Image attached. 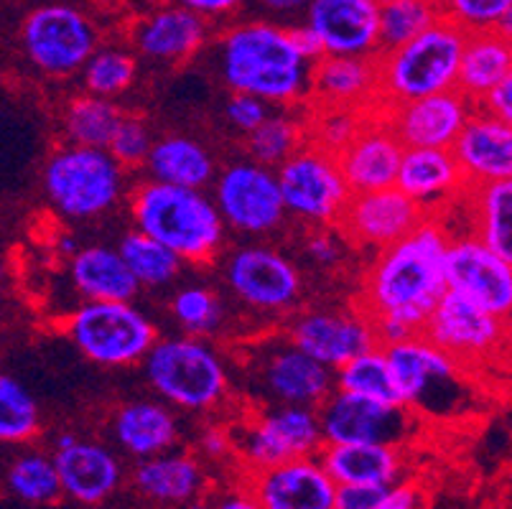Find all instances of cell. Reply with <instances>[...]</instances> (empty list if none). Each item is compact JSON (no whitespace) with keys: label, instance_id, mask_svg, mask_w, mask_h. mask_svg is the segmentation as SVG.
<instances>
[{"label":"cell","instance_id":"6da1fadb","mask_svg":"<svg viewBox=\"0 0 512 509\" xmlns=\"http://www.w3.org/2000/svg\"><path fill=\"white\" fill-rule=\"evenodd\" d=\"M449 240L439 217H423L403 240L377 252L362 278L355 306L370 321L390 319L421 331L446 291L444 255Z\"/></svg>","mask_w":512,"mask_h":509},{"label":"cell","instance_id":"7a4b0ae2","mask_svg":"<svg viewBox=\"0 0 512 509\" xmlns=\"http://www.w3.org/2000/svg\"><path fill=\"white\" fill-rule=\"evenodd\" d=\"M217 72L230 92L260 97L268 105L296 107L309 100L311 64L291 28L273 21L232 23L217 39Z\"/></svg>","mask_w":512,"mask_h":509},{"label":"cell","instance_id":"3957f363","mask_svg":"<svg viewBox=\"0 0 512 509\" xmlns=\"http://www.w3.org/2000/svg\"><path fill=\"white\" fill-rule=\"evenodd\" d=\"M133 227L169 247L184 265H209L220 258L227 227L204 189L141 181L128 199Z\"/></svg>","mask_w":512,"mask_h":509},{"label":"cell","instance_id":"277c9868","mask_svg":"<svg viewBox=\"0 0 512 509\" xmlns=\"http://www.w3.org/2000/svg\"><path fill=\"white\" fill-rule=\"evenodd\" d=\"M148 387L166 405L186 413L217 410L230 395V367L202 336H158L143 357Z\"/></svg>","mask_w":512,"mask_h":509},{"label":"cell","instance_id":"5b68a950","mask_svg":"<svg viewBox=\"0 0 512 509\" xmlns=\"http://www.w3.org/2000/svg\"><path fill=\"white\" fill-rule=\"evenodd\" d=\"M41 189L62 219L72 224L95 222L123 202L128 171L105 148L62 143L44 161Z\"/></svg>","mask_w":512,"mask_h":509},{"label":"cell","instance_id":"8992f818","mask_svg":"<svg viewBox=\"0 0 512 509\" xmlns=\"http://www.w3.org/2000/svg\"><path fill=\"white\" fill-rule=\"evenodd\" d=\"M464 39L462 28L441 18L408 44L380 51L375 56L377 107L456 90Z\"/></svg>","mask_w":512,"mask_h":509},{"label":"cell","instance_id":"52a82bcc","mask_svg":"<svg viewBox=\"0 0 512 509\" xmlns=\"http://www.w3.org/2000/svg\"><path fill=\"white\" fill-rule=\"evenodd\" d=\"M62 329L87 362L107 370L143 362L158 339L156 321L133 301H85Z\"/></svg>","mask_w":512,"mask_h":509},{"label":"cell","instance_id":"ba28073f","mask_svg":"<svg viewBox=\"0 0 512 509\" xmlns=\"http://www.w3.org/2000/svg\"><path fill=\"white\" fill-rule=\"evenodd\" d=\"M26 62L49 79L77 77L100 46V28L72 3H44L26 13L18 31Z\"/></svg>","mask_w":512,"mask_h":509},{"label":"cell","instance_id":"9c48e42d","mask_svg":"<svg viewBox=\"0 0 512 509\" xmlns=\"http://www.w3.org/2000/svg\"><path fill=\"white\" fill-rule=\"evenodd\" d=\"M222 280L230 296L255 314H293L304 298V275L299 265L263 242L232 247L222 263Z\"/></svg>","mask_w":512,"mask_h":509},{"label":"cell","instance_id":"30bf717a","mask_svg":"<svg viewBox=\"0 0 512 509\" xmlns=\"http://www.w3.org/2000/svg\"><path fill=\"white\" fill-rule=\"evenodd\" d=\"M421 334L449 354L462 370L479 377L484 364L497 362L502 349L510 344V319H500L462 293L446 288L423 321Z\"/></svg>","mask_w":512,"mask_h":509},{"label":"cell","instance_id":"8fae6325","mask_svg":"<svg viewBox=\"0 0 512 509\" xmlns=\"http://www.w3.org/2000/svg\"><path fill=\"white\" fill-rule=\"evenodd\" d=\"M383 352L388 357L403 408L413 410L416 415H439L454 408V395L462 390L469 372L462 370L436 344L428 342L421 331L403 342L388 344Z\"/></svg>","mask_w":512,"mask_h":509},{"label":"cell","instance_id":"7c38bea8","mask_svg":"<svg viewBox=\"0 0 512 509\" xmlns=\"http://www.w3.org/2000/svg\"><path fill=\"white\" fill-rule=\"evenodd\" d=\"M276 179L286 214L306 227H337L352 196L337 156L321 151L314 143H304L288 156L276 168Z\"/></svg>","mask_w":512,"mask_h":509},{"label":"cell","instance_id":"4fadbf2b","mask_svg":"<svg viewBox=\"0 0 512 509\" xmlns=\"http://www.w3.org/2000/svg\"><path fill=\"white\" fill-rule=\"evenodd\" d=\"M212 202L227 230L242 237H268L286 224L276 171L250 161L227 163L212 181Z\"/></svg>","mask_w":512,"mask_h":509},{"label":"cell","instance_id":"5bb4252c","mask_svg":"<svg viewBox=\"0 0 512 509\" xmlns=\"http://www.w3.org/2000/svg\"><path fill=\"white\" fill-rule=\"evenodd\" d=\"M230 436L232 454L245 471L316 456L324 446L316 408L306 405H268L250 423L232 428Z\"/></svg>","mask_w":512,"mask_h":509},{"label":"cell","instance_id":"9a60e30c","mask_svg":"<svg viewBox=\"0 0 512 509\" xmlns=\"http://www.w3.org/2000/svg\"><path fill=\"white\" fill-rule=\"evenodd\" d=\"M248 377L268 405L319 408L334 392V372L301 352L286 334H273L255 347Z\"/></svg>","mask_w":512,"mask_h":509},{"label":"cell","instance_id":"2e32d148","mask_svg":"<svg viewBox=\"0 0 512 509\" xmlns=\"http://www.w3.org/2000/svg\"><path fill=\"white\" fill-rule=\"evenodd\" d=\"M324 443H403L418 433V418L403 405L377 403V400L334 390L316 408Z\"/></svg>","mask_w":512,"mask_h":509},{"label":"cell","instance_id":"e0dca14e","mask_svg":"<svg viewBox=\"0 0 512 509\" xmlns=\"http://www.w3.org/2000/svg\"><path fill=\"white\" fill-rule=\"evenodd\" d=\"M283 334L291 344L314 357L329 370H337L357 354L372 347H380L370 316L360 308L342 311V308H311L293 314Z\"/></svg>","mask_w":512,"mask_h":509},{"label":"cell","instance_id":"ac0fdd59","mask_svg":"<svg viewBox=\"0 0 512 509\" xmlns=\"http://www.w3.org/2000/svg\"><path fill=\"white\" fill-rule=\"evenodd\" d=\"M444 278L449 291L462 293L500 319H510L512 263L500 258L474 235L449 240L444 255Z\"/></svg>","mask_w":512,"mask_h":509},{"label":"cell","instance_id":"d6986e66","mask_svg":"<svg viewBox=\"0 0 512 509\" xmlns=\"http://www.w3.org/2000/svg\"><path fill=\"white\" fill-rule=\"evenodd\" d=\"M426 214L395 186L349 196L337 230L349 245L385 250L403 240Z\"/></svg>","mask_w":512,"mask_h":509},{"label":"cell","instance_id":"ffe728a7","mask_svg":"<svg viewBox=\"0 0 512 509\" xmlns=\"http://www.w3.org/2000/svg\"><path fill=\"white\" fill-rule=\"evenodd\" d=\"M242 487L260 509H334L337 484L316 456L245 471Z\"/></svg>","mask_w":512,"mask_h":509},{"label":"cell","instance_id":"44dd1931","mask_svg":"<svg viewBox=\"0 0 512 509\" xmlns=\"http://www.w3.org/2000/svg\"><path fill=\"white\" fill-rule=\"evenodd\" d=\"M474 107L462 92L449 90L377 110L383 112L403 148H451Z\"/></svg>","mask_w":512,"mask_h":509},{"label":"cell","instance_id":"7402d4cb","mask_svg":"<svg viewBox=\"0 0 512 509\" xmlns=\"http://www.w3.org/2000/svg\"><path fill=\"white\" fill-rule=\"evenodd\" d=\"M304 23L321 46V56L380 54V6L375 0H311Z\"/></svg>","mask_w":512,"mask_h":509},{"label":"cell","instance_id":"603a6c76","mask_svg":"<svg viewBox=\"0 0 512 509\" xmlns=\"http://www.w3.org/2000/svg\"><path fill=\"white\" fill-rule=\"evenodd\" d=\"M62 494L77 504H102L118 492L123 482V466L115 451L97 441H85L77 433H59L54 441V456Z\"/></svg>","mask_w":512,"mask_h":509},{"label":"cell","instance_id":"cb8c5ba5","mask_svg":"<svg viewBox=\"0 0 512 509\" xmlns=\"http://www.w3.org/2000/svg\"><path fill=\"white\" fill-rule=\"evenodd\" d=\"M403 143L385 123L383 112L372 110L342 153H337L339 171L352 194H365L395 186Z\"/></svg>","mask_w":512,"mask_h":509},{"label":"cell","instance_id":"d4e9b609","mask_svg":"<svg viewBox=\"0 0 512 509\" xmlns=\"http://www.w3.org/2000/svg\"><path fill=\"white\" fill-rule=\"evenodd\" d=\"M209 21L181 3L156 8L133 28V46L148 62L179 67L207 46Z\"/></svg>","mask_w":512,"mask_h":509},{"label":"cell","instance_id":"484cf974","mask_svg":"<svg viewBox=\"0 0 512 509\" xmlns=\"http://www.w3.org/2000/svg\"><path fill=\"white\" fill-rule=\"evenodd\" d=\"M451 153L459 163L467 189L512 179V123L492 118L474 107L462 133L456 135Z\"/></svg>","mask_w":512,"mask_h":509},{"label":"cell","instance_id":"4316f807","mask_svg":"<svg viewBox=\"0 0 512 509\" xmlns=\"http://www.w3.org/2000/svg\"><path fill=\"white\" fill-rule=\"evenodd\" d=\"M395 189L421 207L426 217L439 214V209L467 194L451 148H406L395 174Z\"/></svg>","mask_w":512,"mask_h":509},{"label":"cell","instance_id":"83f0119b","mask_svg":"<svg viewBox=\"0 0 512 509\" xmlns=\"http://www.w3.org/2000/svg\"><path fill=\"white\" fill-rule=\"evenodd\" d=\"M311 107L377 110V64L367 56H319L311 64Z\"/></svg>","mask_w":512,"mask_h":509},{"label":"cell","instance_id":"f1b7e54d","mask_svg":"<svg viewBox=\"0 0 512 509\" xmlns=\"http://www.w3.org/2000/svg\"><path fill=\"white\" fill-rule=\"evenodd\" d=\"M316 459L334 484L393 487L406 476V451L395 443H324Z\"/></svg>","mask_w":512,"mask_h":509},{"label":"cell","instance_id":"f546056e","mask_svg":"<svg viewBox=\"0 0 512 509\" xmlns=\"http://www.w3.org/2000/svg\"><path fill=\"white\" fill-rule=\"evenodd\" d=\"M113 441L133 459H151L179 443V420L164 400H130L110 418Z\"/></svg>","mask_w":512,"mask_h":509},{"label":"cell","instance_id":"4dcf8cb0","mask_svg":"<svg viewBox=\"0 0 512 509\" xmlns=\"http://www.w3.org/2000/svg\"><path fill=\"white\" fill-rule=\"evenodd\" d=\"M143 171L151 181L186 186V189H207L220 166L214 153L202 140L192 135L171 133L153 140Z\"/></svg>","mask_w":512,"mask_h":509},{"label":"cell","instance_id":"1f68e13d","mask_svg":"<svg viewBox=\"0 0 512 509\" xmlns=\"http://www.w3.org/2000/svg\"><path fill=\"white\" fill-rule=\"evenodd\" d=\"M69 278L85 301H136L141 286L118 247L85 245L69 255Z\"/></svg>","mask_w":512,"mask_h":509},{"label":"cell","instance_id":"d6a6232c","mask_svg":"<svg viewBox=\"0 0 512 509\" xmlns=\"http://www.w3.org/2000/svg\"><path fill=\"white\" fill-rule=\"evenodd\" d=\"M133 482L138 492L151 502L164 507H184L202 494L204 469L194 456L164 451L151 459H141Z\"/></svg>","mask_w":512,"mask_h":509},{"label":"cell","instance_id":"836d02e7","mask_svg":"<svg viewBox=\"0 0 512 509\" xmlns=\"http://www.w3.org/2000/svg\"><path fill=\"white\" fill-rule=\"evenodd\" d=\"M512 36L502 31L467 34L456 74V90L477 105L487 92L512 77Z\"/></svg>","mask_w":512,"mask_h":509},{"label":"cell","instance_id":"e575fe53","mask_svg":"<svg viewBox=\"0 0 512 509\" xmlns=\"http://www.w3.org/2000/svg\"><path fill=\"white\" fill-rule=\"evenodd\" d=\"M123 115L125 110L118 105V100L82 92V95L69 97L59 110V133L69 146L107 151Z\"/></svg>","mask_w":512,"mask_h":509},{"label":"cell","instance_id":"d590c367","mask_svg":"<svg viewBox=\"0 0 512 509\" xmlns=\"http://www.w3.org/2000/svg\"><path fill=\"white\" fill-rule=\"evenodd\" d=\"M474 204V232L479 242L512 263V179L469 186Z\"/></svg>","mask_w":512,"mask_h":509},{"label":"cell","instance_id":"8d00e7d4","mask_svg":"<svg viewBox=\"0 0 512 509\" xmlns=\"http://www.w3.org/2000/svg\"><path fill=\"white\" fill-rule=\"evenodd\" d=\"M306 143V115H293L291 107L271 112L253 133L245 135V151L250 161L276 171L288 156L299 151Z\"/></svg>","mask_w":512,"mask_h":509},{"label":"cell","instance_id":"74e56055","mask_svg":"<svg viewBox=\"0 0 512 509\" xmlns=\"http://www.w3.org/2000/svg\"><path fill=\"white\" fill-rule=\"evenodd\" d=\"M118 252L141 288L171 286L184 270L179 255H174L169 247L138 230H130L120 237Z\"/></svg>","mask_w":512,"mask_h":509},{"label":"cell","instance_id":"f35d334b","mask_svg":"<svg viewBox=\"0 0 512 509\" xmlns=\"http://www.w3.org/2000/svg\"><path fill=\"white\" fill-rule=\"evenodd\" d=\"M138 79V56L125 46H97L92 56L79 69L82 90L90 95L120 100Z\"/></svg>","mask_w":512,"mask_h":509},{"label":"cell","instance_id":"ab89813d","mask_svg":"<svg viewBox=\"0 0 512 509\" xmlns=\"http://www.w3.org/2000/svg\"><path fill=\"white\" fill-rule=\"evenodd\" d=\"M334 390L360 395V398L377 400V403L400 405L398 390H395L393 372H390L388 357L383 347H372L357 354L342 367L334 370Z\"/></svg>","mask_w":512,"mask_h":509},{"label":"cell","instance_id":"60d3db41","mask_svg":"<svg viewBox=\"0 0 512 509\" xmlns=\"http://www.w3.org/2000/svg\"><path fill=\"white\" fill-rule=\"evenodd\" d=\"M6 484L13 497L34 504V507H46V504L59 502L62 497L57 466L51 456L41 454V451H26L18 456L8 469Z\"/></svg>","mask_w":512,"mask_h":509},{"label":"cell","instance_id":"b9f144b4","mask_svg":"<svg viewBox=\"0 0 512 509\" xmlns=\"http://www.w3.org/2000/svg\"><path fill=\"white\" fill-rule=\"evenodd\" d=\"M41 431V410L18 377L0 372V443H29Z\"/></svg>","mask_w":512,"mask_h":509},{"label":"cell","instance_id":"7bdbcfd3","mask_svg":"<svg viewBox=\"0 0 512 509\" xmlns=\"http://www.w3.org/2000/svg\"><path fill=\"white\" fill-rule=\"evenodd\" d=\"M171 319L176 321L184 334L189 336H214L225 324V303H222L220 293L212 291L199 283H189V286L179 288L171 296L169 303Z\"/></svg>","mask_w":512,"mask_h":509},{"label":"cell","instance_id":"ee69618b","mask_svg":"<svg viewBox=\"0 0 512 509\" xmlns=\"http://www.w3.org/2000/svg\"><path fill=\"white\" fill-rule=\"evenodd\" d=\"M441 21L439 0H393L380 6V51L398 49Z\"/></svg>","mask_w":512,"mask_h":509},{"label":"cell","instance_id":"f6af8a7d","mask_svg":"<svg viewBox=\"0 0 512 509\" xmlns=\"http://www.w3.org/2000/svg\"><path fill=\"white\" fill-rule=\"evenodd\" d=\"M370 112L342 110V107H311L306 115V143H314L321 151L342 153L360 133Z\"/></svg>","mask_w":512,"mask_h":509},{"label":"cell","instance_id":"bcb514c9","mask_svg":"<svg viewBox=\"0 0 512 509\" xmlns=\"http://www.w3.org/2000/svg\"><path fill=\"white\" fill-rule=\"evenodd\" d=\"M441 18L459 26L464 34L502 31L512 36V0H439Z\"/></svg>","mask_w":512,"mask_h":509},{"label":"cell","instance_id":"7dc6e473","mask_svg":"<svg viewBox=\"0 0 512 509\" xmlns=\"http://www.w3.org/2000/svg\"><path fill=\"white\" fill-rule=\"evenodd\" d=\"M153 130L151 125L146 123L138 115H128L125 112L120 118L118 128H115L113 140L107 146V153L125 168V171H133V168H143L146 163L148 151L153 146Z\"/></svg>","mask_w":512,"mask_h":509},{"label":"cell","instance_id":"c3c4849f","mask_svg":"<svg viewBox=\"0 0 512 509\" xmlns=\"http://www.w3.org/2000/svg\"><path fill=\"white\" fill-rule=\"evenodd\" d=\"M271 107L273 105L263 102L260 97L245 95V92H230L225 102V120L235 133L248 135L271 115Z\"/></svg>","mask_w":512,"mask_h":509},{"label":"cell","instance_id":"681fc988","mask_svg":"<svg viewBox=\"0 0 512 509\" xmlns=\"http://www.w3.org/2000/svg\"><path fill=\"white\" fill-rule=\"evenodd\" d=\"M344 240L337 227H311L304 242V255L319 268H337L344 260Z\"/></svg>","mask_w":512,"mask_h":509},{"label":"cell","instance_id":"f907efd6","mask_svg":"<svg viewBox=\"0 0 512 509\" xmlns=\"http://www.w3.org/2000/svg\"><path fill=\"white\" fill-rule=\"evenodd\" d=\"M390 487H372V484H337L334 509H375Z\"/></svg>","mask_w":512,"mask_h":509},{"label":"cell","instance_id":"816d5d0a","mask_svg":"<svg viewBox=\"0 0 512 509\" xmlns=\"http://www.w3.org/2000/svg\"><path fill=\"white\" fill-rule=\"evenodd\" d=\"M477 110L487 112L492 118L505 120V123H512V77L495 84V87L477 102Z\"/></svg>","mask_w":512,"mask_h":509},{"label":"cell","instance_id":"f5cc1de1","mask_svg":"<svg viewBox=\"0 0 512 509\" xmlns=\"http://www.w3.org/2000/svg\"><path fill=\"white\" fill-rule=\"evenodd\" d=\"M189 11L199 13L207 21H220V18H230L240 11L248 0H176Z\"/></svg>","mask_w":512,"mask_h":509},{"label":"cell","instance_id":"db71d44e","mask_svg":"<svg viewBox=\"0 0 512 509\" xmlns=\"http://www.w3.org/2000/svg\"><path fill=\"white\" fill-rule=\"evenodd\" d=\"M199 448H202V454L207 456V459H227V456H232L230 431L220 426H207L202 431V436H199Z\"/></svg>","mask_w":512,"mask_h":509},{"label":"cell","instance_id":"11a10c76","mask_svg":"<svg viewBox=\"0 0 512 509\" xmlns=\"http://www.w3.org/2000/svg\"><path fill=\"white\" fill-rule=\"evenodd\" d=\"M421 507V492L418 487L408 482L393 484V487L385 492V497L377 502L375 509H418Z\"/></svg>","mask_w":512,"mask_h":509},{"label":"cell","instance_id":"9f6ffc18","mask_svg":"<svg viewBox=\"0 0 512 509\" xmlns=\"http://www.w3.org/2000/svg\"><path fill=\"white\" fill-rule=\"evenodd\" d=\"M209 509H260V504L255 502L253 494L240 484V487L230 489V492L220 494L214 502H209Z\"/></svg>","mask_w":512,"mask_h":509},{"label":"cell","instance_id":"6f0895ef","mask_svg":"<svg viewBox=\"0 0 512 509\" xmlns=\"http://www.w3.org/2000/svg\"><path fill=\"white\" fill-rule=\"evenodd\" d=\"M291 28V36H293V44H296V49L301 51V54L309 59V62H316L321 56V46L319 41H316V36L311 34L309 28H306V23H301V26H288Z\"/></svg>","mask_w":512,"mask_h":509},{"label":"cell","instance_id":"680465c9","mask_svg":"<svg viewBox=\"0 0 512 509\" xmlns=\"http://www.w3.org/2000/svg\"><path fill=\"white\" fill-rule=\"evenodd\" d=\"M255 3L271 16H299L306 11L311 0H255Z\"/></svg>","mask_w":512,"mask_h":509},{"label":"cell","instance_id":"91938a15","mask_svg":"<svg viewBox=\"0 0 512 509\" xmlns=\"http://www.w3.org/2000/svg\"><path fill=\"white\" fill-rule=\"evenodd\" d=\"M184 509H209V502H197V499H194V502L184 504Z\"/></svg>","mask_w":512,"mask_h":509},{"label":"cell","instance_id":"94428289","mask_svg":"<svg viewBox=\"0 0 512 509\" xmlns=\"http://www.w3.org/2000/svg\"><path fill=\"white\" fill-rule=\"evenodd\" d=\"M3 283H6V265L0 260V288H3Z\"/></svg>","mask_w":512,"mask_h":509},{"label":"cell","instance_id":"6125c7cd","mask_svg":"<svg viewBox=\"0 0 512 509\" xmlns=\"http://www.w3.org/2000/svg\"><path fill=\"white\" fill-rule=\"evenodd\" d=\"M377 6H383V3H393V0H375Z\"/></svg>","mask_w":512,"mask_h":509}]
</instances>
